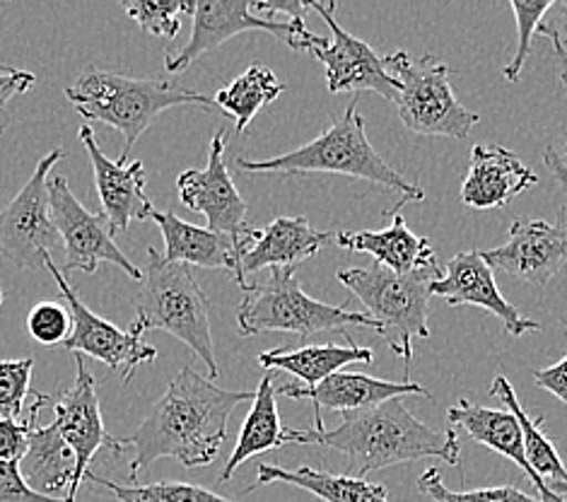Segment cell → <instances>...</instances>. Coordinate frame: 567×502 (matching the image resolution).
<instances>
[{
	"label": "cell",
	"instance_id": "cell-1",
	"mask_svg": "<svg viewBox=\"0 0 567 502\" xmlns=\"http://www.w3.org/2000/svg\"><path fill=\"white\" fill-rule=\"evenodd\" d=\"M247 401H254L251 391L215 387L213 379L186 365L138 430L118 440L121 450H133L131 477L136 479L143 469L165 457L177 459L186 469L213 464L225 444L229 416Z\"/></svg>",
	"mask_w": 567,
	"mask_h": 502
},
{
	"label": "cell",
	"instance_id": "cell-2",
	"mask_svg": "<svg viewBox=\"0 0 567 502\" xmlns=\"http://www.w3.org/2000/svg\"><path fill=\"white\" fill-rule=\"evenodd\" d=\"M319 444L348 457L350 477L364 479L372 471L421 459H442L458 467L462 442L454 428L435 430L415 418L403 399H391L377 409L343 413L339 428L290 430L288 444Z\"/></svg>",
	"mask_w": 567,
	"mask_h": 502
},
{
	"label": "cell",
	"instance_id": "cell-3",
	"mask_svg": "<svg viewBox=\"0 0 567 502\" xmlns=\"http://www.w3.org/2000/svg\"><path fill=\"white\" fill-rule=\"evenodd\" d=\"M136 319L131 331L143 336L145 331H165L194 352L206 365L210 379L220 377L218 358H215L210 331V300L194 276V268L186 264L167 262L155 247L147 249V262L141 268Z\"/></svg>",
	"mask_w": 567,
	"mask_h": 502
},
{
	"label": "cell",
	"instance_id": "cell-4",
	"mask_svg": "<svg viewBox=\"0 0 567 502\" xmlns=\"http://www.w3.org/2000/svg\"><path fill=\"white\" fill-rule=\"evenodd\" d=\"M65 98L83 119L100 121L124 135V147L118 155L121 165H128L138 139L162 112L186 104L204 106V110L215 106L213 98L182 88L172 80H141L100 71V68H90L75 80V85L65 88Z\"/></svg>",
	"mask_w": 567,
	"mask_h": 502
},
{
	"label": "cell",
	"instance_id": "cell-5",
	"mask_svg": "<svg viewBox=\"0 0 567 502\" xmlns=\"http://www.w3.org/2000/svg\"><path fill=\"white\" fill-rule=\"evenodd\" d=\"M237 167L249 174H343L386 186L391 192H399L403 201L425 198L421 186L403 180L374 151L368 131H364V119L358 114V98L315 141L292 153L268 160L237 157Z\"/></svg>",
	"mask_w": 567,
	"mask_h": 502
},
{
	"label": "cell",
	"instance_id": "cell-6",
	"mask_svg": "<svg viewBox=\"0 0 567 502\" xmlns=\"http://www.w3.org/2000/svg\"><path fill=\"white\" fill-rule=\"evenodd\" d=\"M237 327L241 336L274 331L295 336L339 331L348 336V327L380 331V324L364 311H350L348 305L333 307L309 297L297 280L295 268H274L266 283L247 285L237 309Z\"/></svg>",
	"mask_w": 567,
	"mask_h": 502
},
{
	"label": "cell",
	"instance_id": "cell-7",
	"mask_svg": "<svg viewBox=\"0 0 567 502\" xmlns=\"http://www.w3.org/2000/svg\"><path fill=\"white\" fill-rule=\"evenodd\" d=\"M437 276L440 270L394 274L380 264L339 270V280L362 303L364 315L380 324L377 334L406 362V377L413 362V338H430L427 297L430 283Z\"/></svg>",
	"mask_w": 567,
	"mask_h": 502
},
{
	"label": "cell",
	"instance_id": "cell-8",
	"mask_svg": "<svg viewBox=\"0 0 567 502\" xmlns=\"http://www.w3.org/2000/svg\"><path fill=\"white\" fill-rule=\"evenodd\" d=\"M384 65L399 85L394 104L403 126L411 133L447 135V139L462 141L481 121L476 112H468L456 100L450 83V68L430 53L413 59L406 51H396L384 57Z\"/></svg>",
	"mask_w": 567,
	"mask_h": 502
},
{
	"label": "cell",
	"instance_id": "cell-9",
	"mask_svg": "<svg viewBox=\"0 0 567 502\" xmlns=\"http://www.w3.org/2000/svg\"><path fill=\"white\" fill-rule=\"evenodd\" d=\"M63 157V151H51L44 160H39L30 182L0 213V254L18 268H47L51 249L61 242L51 221L49 174Z\"/></svg>",
	"mask_w": 567,
	"mask_h": 502
},
{
	"label": "cell",
	"instance_id": "cell-10",
	"mask_svg": "<svg viewBox=\"0 0 567 502\" xmlns=\"http://www.w3.org/2000/svg\"><path fill=\"white\" fill-rule=\"evenodd\" d=\"M241 32H268L280 37L295 51H312L327 39L319 34L302 37L290 22H276L268 18L251 16V3L235 0V3H220V0H198L194 6V30L192 39L179 51H167L165 71L177 75L188 65L198 61L204 53L223 47L227 39Z\"/></svg>",
	"mask_w": 567,
	"mask_h": 502
},
{
	"label": "cell",
	"instance_id": "cell-11",
	"mask_svg": "<svg viewBox=\"0 0 567 502\" xmlns=\"http://www.w3.org/2000/svg\"><path fill=\"white\" fill-rule=\"evenodd\" d=\"M51 221L65 249V270H83L94 274L100 264L110 262L133 280L143 278V270L116 247L112 229L102 215L90 213L71 192V184L63 174L49 180Z\"/></svg>",
	"mask_w": 567,
	"mask_h": 502
},
{
	"label": "cell",
	"instance_id": "cell-12",
	"mask_svg": "<svg viewBox=\"0 0 567 502\" xmlns=\"http://www.w3.org/2000/svg\"><path fill=\"white\" fill-rule=\"evenodd\" d=\"M47 270L51 274V278L56 280L61 297L65 300V307L71 311L73 329L63 344L71 352H75V356H90L94 360L104 362L106 368L121 375L124 385L131 382L141 365L157 358V350L153 346H147L143 341V336H138L131 329L128 331L118 329L116 324L94 315V311L80 300V295L73 290L69 278L63 276V270H59V266L53 264L51 256L47 259Z\"/></svg>",
	"mask_w": 567,
	"mask_h": 502
},
{
	"label": "cell",
	"instance_id": "cell-13",
	"mask_svg": "<svg viewBox=\"0 0 567 502\" xmlns=\"http://www.w3.org/2000/svg\"><path fill=\"white\" fill-rule=\"evenodd\" d=\"M312 10L319 12L321 20L327 22L331 30L333 42H323L312 49L315 59H319L327 68V88L333 94L341 92H362L372 90L382 94L384 100L396 102L399 98V85L396 80L386 73L384 57H380L368 42L346 32L343 27L336 20V0L329 3H312Z\"/></svg>",
	"mask_w": 567,
	"mask_h": 502
},
{
	"label": "cell",
	"instance_id": "cell-14",
	"mask_svg": "<svg viewBox=\"0 0 567 502\" xmlns=\"http://www.w3.org/2000/svg\"><path fill=\"white\" fill-rule=\"evenodd\" d=\"M227 133L220 129L213 135L208 165L204 170H186L177 180V192L186 208L200 213L215 233L233 235L237 239L251 233L247 223V201L241 198L225 162Z\"/></svg>",
	"mask_w": 567,
	"mask_h": 502
},
{
	"label": "cell",
	"instance_id": "cell-15",
	"mask_svg": "<svg viewBox=\"0 0 567 502\" xmlns=\"http://www.w3.org/2000/svg\"><path fill=\"white\" fill-rule=\"evenodd\" d=\"M481 254L493 270H503L505 276L546 288L567 262L565 208L558 215V223L517 221L509 227V237L503 247Z\"/></svg>",
	"mask_w": 567,
	"mask_h": 502
},
{
	"label": "cell",
	"instance_id": "cell-16",
	"mask_svg": "<svg viewBox=\"0 0 567 502\" xmlns=\"http://www.w3.org/2000/svg\"><path fill=\"white\" fill-rule=\"evenodd\" d=\"M53 413H56L53 423H56L61 438L75 454V485L69 500L75 502L78 488L87 477L92 459L97 457L102 447H110L112 452L118 454L124 452L118 440L106 436L97 399V382H94V377L90 375L83 356H75V385L53 403Z\"/></svg>",
	"mask_w": 567,
	"mask_h": 502
},
{
	"label": "cell",
	"instance_id": "cell-17",
	"mask_svg": "<svg viewBox=\"0 0 567 502\" xmlns=\"http://www.w3.org/2000/svg\"><path fill=\"white\" fill-rule=\"evenodd\" d=\"M430 295L442 297L450 307L471 305L491 311L505 324V331L509 336H524L542 329L536 321L526 319L515 305L505 300L495 283L493 268L485 264L481 249L454 254L447 268L430 283Z\"/></svg>",
	"mask_w": 567,
	"mask_h": 502
},
{
	"label": "cell",
	"instance_id": "cell-18",
	"mask_svg": "<svg viewBox=\"0 0 567 502\" xmlns=\"http://www.w3.org/2000/svg\"><path fill=\"white\" fill-rule=\"evenodd\" d=\"M80 143L85 145L92 162L94 184L102 203V218L112 233H128L131 223L151 221L155 206L145 194V167L143 162H128L121 165L118 160H110L97 143V135L85 124L80 129Z\"/></svg>",
	"mask_w": 567,
	"mask_h": 502
},
{
	"label": "cell",
	"instance_id": "cell-19",
	"mask_svg": "<svg viewBox=\"0 0 567 502\" xmlns=\"http://www.w3.org/2000/svg\"><path fill=\"white\" fill-rule=\"evenodd\" d=\"M151 221L159 225V233L165 237V252H162V256L167 262L186 264L192 268L198 266L225 270V274L237 280L241 290L247 288L249 283L241 276V254L249 247L254 229L247 237L237 239L233 235L186 223L169 211H155Z\"/></svg>",
	"mask_w": 567,
	"mask_h": 502
},
{
	"label": "cell",
	"instance_id": "cell-20",
	"mask_svg": "<svg viewBox=\"0 0 567 502\" xmlns=\"http://www.w3.org/2000/svg\"><path fill=\"white\" fill-rule=\"evenodd\" d=\"M278 393L288 399H312L315 401V413H317V426L315 428H327L323 426L321 409L339 411V413H360L377 409L391 399H403V397H425L432 399L430 391L421 385L409 382H389V379L370 377L362 372H336L329 379L315 389L295 387V385H280Z\"/></svg>",
	"mask_w": 567,
	"mask_h": 502
},
{
	"label": "cell",
	"instance_id": "cell-21",
	"mask_svg": "<svg viewBox=\"0 0 567 502\" xmlns=\"http://www.w3.org/2000/svg\"><path fill=\"white\" fill-rule=\"evenodd\" d=\"M538 184V176L519 155L503 145H474L471 165L462 184V203L474 211L507 208L526 188Z\"/></svg>",
	"mask_w": 567,
	"mask_h": 502
},
{
	"label": "cell",
	"instance_id": "cell-22",
	"mask_svg": "<svg viewBox=\"0 0 567 502\" xmlns=\"http://www.w3.org/2000/svg\"><path fill=\"white\" fill-rule=\"evenodd\" d=\"M47 401V393L32 391V406L27 411L30 413V438H27V452L20 459V473L34 493L61 498L65 491V502H69L75 485V454L61 438L56 423H37V416Z\"/></svg>",
	"mask_w": 567,
	"mask_h": 502
},
{
	"label": "cell",
	"instance_id": "cell-23",
	"mask_svg": "<svg viewBox=\"0 0 567 502\" xmlns=\"http://www.w3.org/2000/svg\"><path fill=\"white\" fill-rule=\"evenodd\" d=\"M409 201H401L391 211V225L384 229H362V233H336L333 244L348 254H368L372 259L394 270V274H415V270H440L437 256L432 252V244L425 237L411 233V227L403 221V206Z\"/></svg>",
	"mask_w": 567,
	"mask_h": 502
},
{
	"label": "cell",
	"instance_id": "cell-24",
	"mask_svg": "<svg viewBox=\"0 0 567 502\" xmlns=\"http://www.w3.org/2000/svg\"><path fill=\"white\" fill-rule=\"evenodd\" d=\"M331 229L312 227L305 215L276 218L264 229H254L249 247L241 254V276L264 268H295L307 259H317L321 249L333 242Z\"/></svg>",
	"mask_w": 567,
	"mask_h": 502
},
{
	"label": "cell",
	"instance_id": "cell-25",
	"mask_svg": "<svg viewBox=\"0 0 567 502\" xmlns=\"http://www.w3.org/2000/svg\"><path fill=\"white\" fill-rule=\"evenodd\" d=\"M447 423L450 428H462L464 432H468L471 440H476L481 444L488 447V450L497 452L499 457H505L529 477V481L534 483V488L542 495L544 502H565L553 488L538 477V473L532 469L529 459H526V450H524V436L522 428L517 423V418L512 416L507 409H488V406L474 403L468 399H458L456 406L447 411Z\"/></svg>",
	"mask_w": 567,
	"mask_h": 502
},
{
	"label": "cell",
	"instance_id": "cell-26",
	"mask_svg": "<svg viewBox=\"0 0 567 502\" xmlns=\"http://www.w3.org/2000/svg\"><path fill=\"white\" fill-rule=\"evenodd\" d=\"M271 483H290L321 498L323 502H391L386 488L380 483H370L368 479L350 477V473H331L327 469L315 467L282 469L276 464H259V469H256V483L247 493H251L256 485Z\"/></svg>",
	"mask_w": 567,
	"mask_h": 502
},
{
	"label": "cell",
	"instance_id": "cell-27",
	"mask_svg": "<svg viewBox=\"0 0 567 502\" xmlns=\"http://www.w3.org/2000/svg\"><path fill=\"white\" fill-rule=\"evenodd\" d=\"M348 338V346L323 344V346H305V348H276L266 350L259 356V365L266 370H280L295 375L300 382H305V389L319 387L323 379L341 372V368H348L353 362L370 365L374 360L372 348H364L353 344V338Z\"/></svg>",
	"mask_w": 567,
	"mask_h": 502
},
{
	"label": "cell",
	"instance_id": "cell-28",
	"mask_svg": "<svg viewBox=\"0 0 567 502\" xmlns=\"http://www.w3.org/2000/svg\"><path fill=\"white\" fill-rule=\"evenodd\" d=\"M276 397H278V387L274 382V377L266 375L254 391L251 409L245 418V426H241L235 450L229 454L227 464L220 473V483H227L233 479L235 471L245 464L247 459L288 444V428L280 423Z\"/></svg>",
	"mask_w": 567,
	"mask_h": 502
},
{
	"label": "cell",
	"instance_id": "cell-29",
	"mask_svg": "<svg viewBox=\"0 0 567 502\" xmlns=\"http://www.w3.org/2000/svg\"><path fill=\"white\" fill-rule=\"evenodd\" d=\"M282 83L271 68L264 63L249 65L245 73L237 75L233 83L213 94V104L233 116L235 131L245 133L266 104L276 102L282 94Z\"/></svg>",
	"mask_w": 567,
	"mask_h": 502
},
{
	"label": "cell",
	"instance_id": "cell-30",
	"mask_svg": "<svg viewBox=\"0 0 567 502\" xmlns=\"http://www.w3.org/2000/svg\"><path fill=\"white\" fill-rule=\"evenodd\" d=\"M491 397L503 401L507 406V411L517 418L522 436H524L526 459H529V464L538 473V477H542L544 481L550 479L553 485L567 483V469L556 450V444H553V440L542 430L544 418H536V420L529 418V413L524 411V406L519 403L517 393H515V387H512L507 377L499 375L493 379Z\"/></svg>",
	"mask_w": 567,
	"mask_h": 502
},
{
	"label": "cell",
	"instance_id": "cell-31",
	"mask_svg": "<svg viewBox=\"0 0 567 502\" xmlns=\"http://www.w3.org/2000/svg\"><path fill=\"white\" fill-rule=\"evenodd\" d=\"M87 481L94 485H102L110 491L118 502H235L229 498H223L218 493L208 491V488H200L194 483H136V485H121L114 481L100 479L97 473L87 471Z\"/></svg>",
	"mask_w": 567,
	"mask_h": 502
},
{
	"label": "cell",
	"instance_id": "cell-32",
	"mask_svg": "<svg viewBox=\"0 0 567 502\" xmlns=\"http://www.w3.org/2000/svg\"><path fill=\"white\" fill-rule=\"evenodd\" d=\"M121 6L147 34L177 39L182 32V18L194 16L196 3H188V0H124Z\"/></svg>",
	"mask_w": 567,
	"mask_h": 502
},
{
	"label": "cell",
	"instance_id": "cell-33",
	"mask_svg": "<svg viewBox=\"0 0 567 502\" xmlns=\"http://www.w3.org/2000/svg\"><path fill=\"white\" fill-rule=\"evenodd\" d=\"M421 493L432 502H544L542 498H532L515 485H495V488H476V491H450L442 481V471L430 467L417 479Z\"/></svg>",
	"mask_w": 567,
	"mask_h": 502
},
{
	"label": "cell",
	"instance_id": "cell-34",
	"mask_svg": "<svg viewBox=\"0 0 567 502\" xmlns=\"http://www.w3.org/2000/svg\"><path fill=\"white\" fill-rule=\"evenodd\" d=\"M509 8L515 10V18H517L519 44L515 51V59L505 65L503 73L509 83H517V80L522 78V68L532 53V42H534L532 37L538 34V30L544 27V18H546V12L553 8V0H512Z\"/></svg>",
	"mask_w": 567,
	"mask_h": 502
},
{
	"label": "cell",
	"instance_id": "cell-35",
	"mask_svg": "<svg viewBox=\"0 0 567 502\" xmlns=\"http://www.w3.org/2000/svg\"><path fill=\"white\" fill-rule=\"evenodd\" d=\"M32 358L0 360V418L18 420L32 389Z\"/></svg>",
	"mask_w": 567,
	"mask_h": 502
},
{
	"label": "cell",
	"instance_id": "cell-36",
	"mask_svg": "<svg viewBox=\"0 0 567 502\" xmlns=\"http://www.w3.org/2000/svg\"><path fill=\"white\" fill-rule=\"evenodd\" d=\"M73 319L69 307L61 303H39L27 315V331L42 346H59L65 344V338L71 336Z\"/></svg>",
	"mask_w": 567,
	"mask_h": 502
},
{
	"label": "cell",
	"instance_id": "cell-37",
	"mask_svg": "<svg viewBox=\"0 0 567 502\" xmlns=\"http://www.w3.org/2000/svg\"><path fill=\"white\" fill-rule=\"evenodd\" d=\"M0 502H65V498H47L34 493L24 483L20 464H16V461H0Z\"/></svg>",
	"mask_w": 567,
	"mask_h": 502
},
{
	"label": "cell",
	"instance_id": "cell-38",
	"mask_svg": "<svg viewBox=\"0 0 567 502\" xmlns=\"http://www.w3.org/2000/svg\"><path fill=\"white\" fill-rule=\"evenodd\" d=\"M27 438H30V413L24 420L0 418V461H16L27 452Z\"/></svg>",
	"mask_w": 567,
	"mask_h": 502
},
{
	"label": "cell",
	"instance_id": "cell-39",
	"mask_svg": "<svg viewBox=\"0 0 567 502\" xmlns=\"http://www.w3.org/2000/svg\"><path fill=\"white\" fill-rule=\"evenodd\" d=\"M34 75L30 71H20L12 65H0V110L20 94H24L34 85Z\"/></svg>",
	"mask_w": 567,
	"mask_h": 502
},
{
	"label": "cell",
	"instance_id": "cell-40",
	"mask_svg": "<svg viewBox=\"0 0 567 502\" xmlns=\"http://www.w3.org/2000/svg\"><path fill=\"white\" fill-rule=\"evenodd\" d=\"M534 379L538 387H544L567 406V356L556 365H550V368L534 370Z\"/></svg>",
	"mask_w": 567,
	"mask_h": 502
},
{
	"label": "cell",
	"instance_id": "cell-41",
	"mask_svg": "<svg viewBox=\"0 0 567 502\" xmlns=\"http://www.w3.org/2000/svg\"><path fill=\"white\" fill-rule=\"evenodd\" d=\"M538 34L548 37L553 49H556L558 65H560V80H563V85H565V90H567V44H563V39H560V34H558V30H553V27H548V24H544L542 30H538Z\"/></svg>",
	"mask_w": 567,
	"mask_h": 502
},
{
	"label": "cell",
	"instance_id": "cell-42",
	"mask_svg": "<svg viewBox=\"0 0 567 502\" xmlns=\"http://www.w3.org/2000/svg\"><path fill=\"white\" fill-rule=\"evenodd\" d=\"M544 162H546V167L553 172V176H556V182L563 186V192L567 194V165H565V160L556 153V147H546V153H544Z\"/></svg>",
	"mask_w": 567,
	"mask_h": 502
},
{
	"label": "cell",
	"instance_id": "cell-43",
	"mask_svg": "<svg viewBox=\"0 0 567 502\" xmlns=\"http://www.w3.org/2000/svg\"><path fill=\"white\" fill-rule=\"evenodd\" d=\"M553 491H556L558 495H560V493H567V483H560V485H553Z\"/></svg>",
	"mask_w": 567,
	"mask_h": 502
},
{
	"label": "cell",
	"instance_id": "cell-44",
	"mask_svg": "<svg viewBox=\"0 0 567 502\" xmlns=\"http://www.w3.org/2000/svg\"><path fill=\"white\" fill-rule=\"evenodd\" d=\"M0 305H3V290H0Z\"/></svg>",
	"mask_w": 567,
	"mask_h": 502
},
{
	"label": "cell",
	"instance_id": "cell-45",
	"mask_svg": "<svg viewBox=\"0 0 567 502\" xmlns=\"http://www.w3.org/2000/svg\"><path fill=\"white\" fill-rule=\"evenodd\" d=\"M565 157H567V145H565Z\"/></svg>",
	"mask_w": 567,
	"mask_h": 502
},
{
	"label": "cell",
	"instance_id": "cell-46",
	"mask_svg": "<svg viewBox=\"0 0 567 502\" xmlns=\"http://www.w3.org/2000/svg\"><path fill=\"white\" fill-rule=\"evenodd\" d=\"M565 10H567V6H565ZM563 44H567V39H565V42Z\"/></svg>",
	"mask_w": 567,
	"mask_h": 502
},
{
	"label": "cell",
	"instance_id": "cell-47",
	"mask_svg": "<svg viewBox=\"0 0 567 502\" xmlns=\"http://www.w3.org/2000/svg\"><path fill=\"white\" fill-rule=\"evenodd\" d=\"M0 133H3V126H0Z\"/></svg>",
	"mask_w": 567,
	"mask_h": 502
}]
</instances>
